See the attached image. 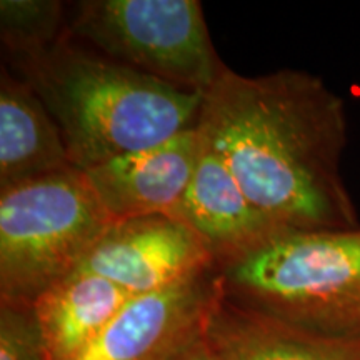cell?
<instances>
[{
  "mask_svg": "<svg viewBox=\"0 0 360 360\" xmlns=\"http://www.w3.org/2000/svg\"><path fill=\"white\" fill-rule=\"evenodd\" d=\"M195 127L283 232L360 227L342 177L345 102L319 75L282 69L247 77L225 67L204 94Z\"/></svg>",
  "mask_w": 360,
  "mask_h": 360,
  "instance_id": "cell-1",
  "label": "cell"
},
{
  "mask_svg": "<svg viewBox=\"0 0 360 360\" xmlns=\"http://www.w3.org/2000/svg\"><path fill=\"white\" fill-rule=\"evenodd\" d=\"M2 57L53 117L82 172L169 141L199 120L204 94L117 64L69 30L42 51Z\"/></svg>",
  "mask_w": 360,
  "mask_h": 360,
  "instance_id": "cell-2",
  "label": "cell"
},
{
  "mask_svg": "<svg viewBox=\"0 0 360 360\" xmlns=\"http://www.w3.org/2000/svg\"><path fill=\"white\" fill-rule=\"evenodd\" d=\"M238 307L334 337L360 335V227L287 232L215 269Z\"/></svg>",
  "mask_w": 360,
  "mask_h": 360,
  "instance_id": "cell-3",
  "label": "cell"
},
{
  "mask_svg": "<svg viewBox=\"0 0 360 360\" xmlns=\"http://www.w3.org/2000/svg\"><path fill=\"white\" fill-rule=\"evenodd\" d=\"M109 224L82 170L0 192V300L34 304L80 267Z\"/></svg>",
  "mask_w": 360,
  "mask_h": 360,
  "instance_id": "cell-4",
  "label": "cell"
},
{
  "mask_svg": "<svg viewBox=\"0 0 360 360\" xmlns=\"http://www.w3.org/2000/svg\"><path fill=\"white\" fill-rule=\"evenodd\" d=\"M67 30L117 64L187 92L205 94L225 65L199 0H80Z\"/></svg>",
  "mask_w": 360,
  "mask_h": 360,
  "instance_id": "cell-5",
  "label": "cell"
},
{
  "mask_svg": "<svg viewBox=\"0 0 360 360\" xmlns=\"http://www.w3.org/2000/svg\"><path fill=\"white\" fill-rule=\"evenodd\" d=\"M77 270L105 277L134 297L186 283L215 264L182 220L147 215L110 222Z\"/></svg>",
  "mask_w": 360,
  "mask_h": 360,
  "instance_id": "cell-6",
  "label": "cell"
},
{
  "mask_svg": "<svg viewBox=\"0 0 360 360\" xmlns=\"http://www.w3.org/2000/svg\"><path fill=\"white\" fill-rule=\"evenodd\" d=\"M217 294L212 270L170 289L130 297L97 339L72 360H167L200 334Z\"/></svg>",
  "mask_w": 360,
  "mask_h": 360,
  "instance_id": "cell-7",
  "label": "cell"
},
{
  "mask_svg": "<svg viewBox=\"0 0 360 360\" xmlns=\"http://www.w3.org/2000/svg\"><path fill=\"white\" fill-rule=\"evenodd\" d=\"M200 152L197 127L146 150L84 170L90 191L110 222L172 215L184 199Z\"/></svg>",
  "mask_w": 360,
  "mask_h": 360,
  "instance_id": "cell-8",
  "label": "cell"
},
{
  "mask_svg": "<svg viewBox=\"0 0 360 360\" xmlns=\"http://www.w3.org/2000/svg\"><path fill=\"white\" fill-rule=\"evenodd\" d=\"M170 217L182 220L202 238L215 269L287 233L247 199L224 160L205 146L202 137L191 182Z\"/></svg>",
  "mask_w": 360,
  "mask_h": 360,
  "instance_id": "cell-9",
  "label": "cell"
},
{
  "mask_svg": "<svg viewBox=\"0 0 360 360\" xmlns=\"http://www.w3.org/2000/svg\"><path fill=\"white\" fill-rule=\"evenodd\" d=\"M204 337L219 360H360L359 337H334L252 312L217 294Z\"/></svg>",
  "mask_w": 360,
  "mask_h": 360,
  "instance_id": "cell-10",
  "label": "cell"
},
{
  "mask_svg": "<svg viewBox=\"0 0 360 360\" xmlns=\"http://www.w3.org/2000/svg\"><path fill=\"white\" fill-rule=\"evenodd\" d=\"M75 169L37 94L0 67V192Z\"/></svg>",
  "mask_w": 360,
  "mask_h": 360,
  "instance_id": "cell-11",
  "label": "cell"
},
{
  "mask_svg": "<svg viewBox=\"0 0 360 360\" xmlns=\"http://www.w3.org/2000/svg\"><path fill=\"white\" fill-rule=\"evenodd\" d=\"M114 282L75 270L34 302L52 360H72L97 339L130 299Z\"/></svg>",
  "mask_w": 360,
  "mask_h": 360,
  "instance_id": "cell-12",
  "label": "cell"
},
{
  "mask_svg": "<svg viewBox=\"0 0 360 360\" xmlns=\"http://www.w3.org/2000/svg\"><path fill=\"white\" fill-rule=\"evenodd\" d=\"M67 11L69 7L58 0H2L4 56H24L52 45L67 32Z\"/></svg>",
  "mask_w": 360,
  "mask_h": 360,
  "instance_id": "cell-13",
  "label": "cell"
},
{
  "mask_svg": "<svg viewBox=\"0 0 360 360\" xmlns=\"http://www.w3.org/2000/svg\"><path fill=\"white\" fill-rule=\"evenodd\" d=\"M0 360H52L34 304L0 300Z\"/></svg>",
  "mask_w": 360,
  "mask_h": 360,
  "instance_id": "cell-14",
  "label": "cell"
},
{
  "mask_svg": "<svg viewBox=\"0 0 360 360\" xmlns=\"http://www.w3.org/2000/svg\"><path fill=\"white\" fill-rule=\"evenodd\" d=\"M204 330V328H202ZM167 360H219L210 345L207 344L204 332L197 334L193 339H191L187 344L175 350Z\"/></svg>",
  "mask_w": 360,
  "mask_h": 360,
  "instance_id": "cell-15",
  "label": "cell"
}]
</instances>
